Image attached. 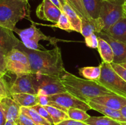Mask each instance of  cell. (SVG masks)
<instances>
[{"instance_id": "obj_24", "label": "cell", "mask_w": 126, "mask_h": 125, "mask_svg": "<svg viewBox=\"0 0 126 125\" xmlns=\"http://www.w3.org/2000/svg\"><path fill=\"white\" fill-rule=\"evenodd\" d=\"M20 112L28 116L36 125H52L45 118L42 117L34 109L27 107H21Z\"/></svg>"}, {"instance_id": "obj_17", "label": "cell", "mask_w": 126, "mask_h": 125, "mask_svg": "<svg viewBox=\"0 0 126 125\" xmlns=\"http://www.w3.org/2000/svg\"><path fill=\"white\" fill-rule=\"evenodd\" d=\"M86 102L91 107V109H93V110L98 112L100 113L103 114L104 116H108V117L111 118L114 120H116V121H119L121 123H123L124 125H126V120L122 116L119 110L111 109L108 107L97 104V103H95L89 100H87Z\"/></svg>"}, {"instance_id": "obj_39", "label": "cell", "mask_w": 126, "mask_h": 125, "mask_svg": "<svg viewBox=\"0 0 126 125\" xmlns=\"http://www.w3.org/2000/svg\"><path fill=\"white\" fill-rule=\"evenodd\" d=\"M6 118L5 117V115L2 112V109L0 106V125H4L6 122Z\"/></svg>"}, {"instance_id": "obj_43", "label": "cell", "mask_w": 126, "mask_h": 125, "mask_svg": "<svg viewBox=\"0 0 126 125\" xmlns=\"http://www.w3.org/2000/svg\"><path fill=\"white\" fill-rule=\"evenodd\" d=\"M123 11H124V13L126 15V4H123Z\"/></svg>"}, {"instance_id": "obj_44", "label": "cell", "mask_w": 126, "mask_h": 125, "mask_svg": "<svg viewBox=\"0 0 126 125\" xmlns=\"http://www.w3.org/2000/svg\"><path fill=\"white\" fill-rule=\"evenodd\" d=\"M121 66H123V67H125V68L126 69V62H125V63H123V64H121Z\"/></svg>"}, {"instance_id": "obj_41", "label": "cell", "mask_w": 126, "mask_h": 125, "mask_svg": "<svg viewBox=\"0 0 126 125\" xmlns=\"http://www.w3.org/2000/svg\"><path fill=\"white\" fill-rule=\"evenodd\" d=\"M119 111H120L122 116H123V118H124V120H125L126 121V105L123 107L122 109H121L120 110H119Z\"/></svg>"}, {"instance_id": "obj_26", "label": "cell", "mask_w": 126, "mask_h": 125, "mask_svg": "<svg viewBox=\"0 0 126 125\" xmlns=\"http://www.w3.org/2000/svg\"><path fill=\"white\" fill-rule=\"evenodd\" d=\"M85 123L89 125H125L108 116H91Z\"/></svg>"}, {"instance_id": "obj_40", "label": "cell", "mask_w": 126, "mask_h": 125, "mask_svg": "<svg viewBox=\"0 0 126 125\" xmlns=\"http://www.w3.org/2000/svg\"><path fill=\"white\" fill-rule=\"evenodd\" d=\"M50 1H51V2H52L54 5H55V6H56L58 8H59V9L62 11V12H63L62 6L61 2H60V0H50Z\"/></svg>"}, {"instance_id": "obj_7", "label": "cell", "mask_w": 126, "mask_h": 125, "mask_svg": "<svg viewBox=\"0 0 126 125\" xmlns=\"http://www.w3.org/2000/svg\"><path fill=\"white\" fill-rule=\"evenodd\" d=\"M7 72L15 74L17 77L32 74L30 64L27 55L19 49H13L6 55Z\"/></svg>"}, {"instance_id": "obj_25", "label": "cell", "mask_w": 126, "mask_h": 125, "mask_svg": "<svg viewBox=\"0 0 126 125\" xmlns=\"http://www.w3.org/2000/svg\"><path fill=\"white\" fill-rule=\"evenodd\" d=\"M44 107L50 114L53 120L54 125H56L65 120L70 119L67 113L60 109L50 106V105H46Z\"/></svg>"}, {"instance_id": "obj_9", "label": "cell", "mask_w": 126, "mask_h": 125, "mask_svg": "<svg viewBox=\"0 0 126 125\" xmlns=\"http://www.w3.org/2000/svg\"><path fill=\"white\" fill-rule=\"evenodd\" d=\"M62 12L50 0H43L37 7L36 13L38 18L56 23L59 21Z\"/></svg>"}, {"instance_id": "obj_45", "label": "cell", "mask_w": 126, "mask_h": 125, "mask_svg": "<svg viewBox=\"0 0 126 125\" xmlns=\"http://www.w3.org/2000/svg\"><path fill=\"white\" fill-rule=\"evenodd\" d=\"M124 4H126V0H124Z\"/></svg>"}, {"instance_id": "obj_38", "label": "cell", "mask_w": 126, "mask_h": 125, "mask_svg": "<svg viewBox=\"0 0 126 125\" xmlns=\"http://www.w3.org/2000/svg\"><path fill=\"white\" fill-rule=\"evenodd\" d=\"M38 98V102L39 104L43 105V106H46L48 105L47 96L45 94H37Z\"/></svg>"}, {"instance_id": "obj_15", "label": "cell", "mask_w": 126, "mask_h": 125, "mask_svg": "<svg viewBox=\"0 0 126 125\" xmlns=\"http://www.w3.org/2000/svg\"><path fill=\"white\" fill-rule=\"evenodd\" d=\"M13 31L0 26V50L8 53L18 47L20 40H18Z\"/></svg>"}, {"instance_id": "obj_42", "label": "cell", "mask_w": 126, "mask_h": 125, "mask_svg": "<svg viewBox=\"0 0 126 125\" xmlns=\"http://www.w3.org/2000/svg\"><path fill=\"white\" fill-rule=\"evenodd\" d=\"M4 125H17L16 123L13 122V121H6V123Z\"/></svg>"}, {"instance_id": "obj_21", "label": "cell", "mask_w": 126, "mask_h": 125, "mask_svg": "<svg viewBox=\"0 0 126 125\" xmlns=\"http://www.w3.org/2000/svg\"><path fill=\"white\" fill-rule=\"evenodd\" d=\"M11 97L20 107H30L39 104L37 94L19 93L12 94Z\"/></svg>"}, {"instance_id": "obj_3", "label": "cell", "mask_w": 126, "mask_h": 125, "mask_svg": "<svg viewBox=\"0 0 126 125\" xmlns=\"http://www.w3.org/2000/svg\"><path fill=\"white\" fill-rule=\"evenodd\" d=\"M30 5L23 0H0V26L14 31L17 22L30 17Z\"/></svg>"}, {"instance_id": "obj_5", "label": "cell", "mask_w": 126, "mask_h": 125, "mask_svg": "<svg viewBox=\"0 0 126 125\" xmlns=\"http://www.w3.org/2000/svg\"><path fill=\"white\" fill-rule=\"evenodd\" d=\"M31 77L37 94L50 96L66 92L59 77L39 74H31Z\"/></svg>"}, {"instance_id": "obj_2", "label": "cell", "mask_w": 126, "mask_h": 125, "mask_svg": "<svg viewBox=\"0 0 126 125\" xmlns=\"http://www.w3.org/2000/svg\"><path fill=\"white\" fill-rule=\"evenodd\" d=\"M60 80L66 91L86 102L92 98L114 94L97 81L79 78L66 71L61 76Z\"/></svg>"}, {"instance_id": "obj_35", "label": "cell", "mask_w": 126, "mask_h": 125, "mask_svg": "<svg viewBox=\"0 0 126 125\" xmlns=\"http://www.w3.org/2000/svg\"><path fill=\"white\" fill-rule=\"evenodd\" d=\"M112 67L113 69L124 80V81L126 82V69L125 67H123L119 64L114 63V62H112L111 63Z\"/></svg>"}, {"instance_id": "obj_30", "label": "cell", "mask_w": 126, "mask_h": 125, "mask_svg": "<svg viewBox=\"0 0 126 125\" xmlns=\"http://www.w3.org/2000/svg\"><path fill=\"white\" fill-rule=\"evenodd\" d=\"M32 108H33V109L36 110L42 117H43L44 118H45L48 122L50 123L52 125H54V123H53V120L52 119L51 116H50V114L47 111L46 109L44 108V106L40 105V104H36V105H34L33 107H31Z\"/></svg>"}, {"instance_id": "obj_23", "label": "cell", "mask_w": 126, "mask_h": 125, "mask_svg": "<svg viewBox=\"0 0 126 125\" xmlns=\"http://www.w3.org/2000/svg\"><path fill=\"white\" fill-rule=\"evenodd\" d=\"M79 74L86 79L98 80L101 75V67L98 66H87L79 69Z\"/></svg>"}, {"instance_id": "obj_46", "label": "cell", "mask_w": 126, "mask_h": 125, "mask_svg": "<svg viewBox=\"0 0 126 125\" xmlns=\"http://www.w3.org/2000/svg\"><path fill=\"white\" fill-rule=\"evenodd\" d=\"M23 1H27V2H28V1H29V0H23Z\"/></svg>"}, {"instance_id": "obj_47", "label": "cell", "mask_w": 126, "mask_h": 125, "mask_svg": "<svg viewBox=\"0 0 126 125\" xmlns=\"http://www.w3.org/2000/svg\"></svg>"}, {"instance_id": "obj_36", "label": "cell", "mask_w": 126, "mask_h": 125, "mask_svg": "<svg viewBox=\"0 0 126 125\" xmlns=\"http://www.w3.org/2000/svg\"><path fill=\"white\" fill-rule=\"evenodd\" d=\"M17 125H36L28 116L20 112L18 116Z\"/></svg>"}, {"instance_id": "obj_8", "label": "cell", "mask_w": 126, "mask_h": 125, "mask_svg": "<svg viewBox=\"0 0 126 125\" xmlns=\"http://www.w3.org/2000/svg\"><path fill=\"white\" fill-rule=\"evenodd\" d=\"M47 99L49 101L56 103L67 111L70 108L81 109L86 112L91 110V107L87 102L80 100L67 91L47 96Z\"/></svg>"}, {"instance_id": "obj_11", "label": "cell", "mask_w": 126, "mask_h": 125, "mask_svg": "<svg viewBox=\"0 0 126 125\" xmlns=\"http://www.w3.org/2000/svg\"><path fill=\"white\" fill-rule=\"evenodd\" d=\"M96 34L97 36L105 40L111 47L114 53L113 62L119 64L126 62V44L116 40L104 31Z\"/></svg>"}, {"instance_id": "obj_14", "label": "cell", "mask_w": 126, "mask_h": 125, "mask_svg": "<svg viewBox=\"0 0 126 125\" xmlns=\"http://www.w3.org/2000/svg\"><path fill=\"white\" fill-rule=\"evenodd\" d=\"M89 100L118 110L126 105V98L116 94L100 96Z\"/></svg>"}, {"instance_id": "obj_20", "label": "cell", "mask_w": 126, "mask_h": 125, "mask_svg": "<svg viewBox=\"0 0 126 125\" xmlns=\"http://www.w3.org/2000/svg\"><path fill=\"white\" fill-rule=\"evenodd\" d=\"M98 51L99 52L102 61L108 63H112L114 60V53L111 45L104 40L98 36Z\"/></svg>"}, {"instance_id": "obj_10", "label": "cell", "mask_w": 126, "mask_h": 125, "mask_svg": "<svg viewBox=\"0 0 126 125\" xmlns=\"http://www.w3.org/2000/svg\"><path fill=\"white\" fill-rule=\"evenodd\" d=\"M13 31L16 32L19 37L20 38L21 40L25 39H28L39 42V40H48L53 45H57V42L60 40L59 39L55 38H52L50 36H47L46 35L42 33L40 29H38L36 26V25L33 23V24L28 28L20 29L16 28L14 29Z\"/></svg>"}, {"instance_id": "obj_34", "label": "cell", "mask_w": 126, "mask_h": 125, "mask_svg": "<svg viewBox=\"0 0 126 125\" xmlns=\"http://www.w3.org/2000/svg\"><path fill=\"white\" fill-rule=\"evenodd\" d=\"M7 96H11L9 88L2 77H0V99Z\"/></svg>"}, {"instance_id": "obj_29", "label": "cell", "mask_w": 126, "mask_h": 125, "mask_svg": "<svg viewBox=\"0 0 126 125\" xmlns=\"http://www.w3.org/2000/svg\"><path fill=\"white\" fill-rule=\"evenodd\" d=\"M47 26L50 27H54V28H60V29L66 31L68 32H71L75 31L73 27L72 26L70 20H69L68 18L64 12L62 13L59 21L56 23H55L54 25H50Z\"/></svg>"}, {"instance_id": "obj_22", "label": "cell", "mask_w": 126, "mask_h": 125, "mask_svg": "<svg viewBox=\"0 0 126 125\" xmlns=\"http://www.w3.org/2000/svg\"><path fill=\"white\" fill-rule=\"evenodd\" d=\"M103 2V0H83L85 9L91 18H99Z\"/></svg>"}, {"instance_id": "obj_16", "label": "cell", "mask_w": 126, "mask_h": 125, "mask_svg": "<svg viewBox=\"0 0 126 125\" xmlns=\"http://www.w3.org/2000/svg\"><path fill=\"white\" fill-rule=\"evenodd\" d=\"M81 34L84 38L89 36L91 34L95 33L98 34L100 32L103 31L104 24L100 18L97 19L86 20L81 19Z\"/></svg>"}, {"instance_id": "obj_31", "label": "cell", "mask_w": 126, "mask_h": 125, "mask_svg": "<svg viewBox=\"0 0 126 125\" xmlns=\"http://www.w3.org/2000/svg\"><path fill=\"white\" fill-rule=\"evenodd\" d=\"M22 42L25 47L28 48V49H31V50H46L44 46H43V45L39 44V43L33 41V40H28V39H25V40H22Z\"/></svg>"}, {"instance_id": "obj_6", "label": "cell", "mask_w": 126, "mask_h": 125, "mask_svg": "<svg viewBox=\"0 0 126 125\" xmlns=\"http://www.w3.org/2000/svg\"><path fill=\"white\" fill-rule=\"evenodd\" d=\"M124 0H103L99 17L104 24L103 31L107 32L124 17Z\"/></svg>"}, {"instance_id": "obj_33", "label": "cell", "mask_w": 126, "mask_h": 125, "mask_svg": "<svg viewBox=\"0 0 126 125\" xmlns=\"http://www.w3.org/2000/svg\"><path fill=\"white\" fill-rule=\"evenodd\" d=\"M6 55L7 53L0 50V77H3L7 73L6 68Z\"/></svg>"}, {"instance_id": "obj_13", "label": "cell", "mask_w": 126, "mask_h": 125, "mask_svg": "<svg viewBox=\"0 0 126 125\" xmlns=\"http://www.w3.org/2000/svg\"><path fill=\"white\" fill-rule=\"evenodd\" d=\"M0 106L7 121H13L17 125L21 107L11 96L5 97L0 99Z\"/></svg>"}, {"instance_id": "obj_12", "label": "cell", "mask_w": 126, "mask_h": 125, "mask_svg": "<svg viewBox=\"0 0 126 125\" xmlns=\"http://www.w3.org/2000/svg\"><path fill=\"white\" fill-rule=\"evenodd\" d=\"M9 91L11 95L19 93L37 94L36 91L33 87L31 74L23 75L17 77L12 85L10 87Z\"/></svg>"}, {"instance_id": "obj_32", "label": "cell", "mask_w": 126, "mask_h": 125, "mask_svg": "<svg viewBox=\"0 0 126 125\" xmlns=\"http://www.w3.org/2000/svg\"><path fill=\"white\" fill-rule=\"evenodd\" d=\"M85 38V42L87 47L92 49H97L98 45V36L96 34L93 33Z\"/></svg>"}, {"instance_id": "obj_37", "label": "cell", "mask_w": 126, "mask_h": 125, "mask_svg": "<svg viewBox=\"0 0 126 125\" xmlns=\"http://www.w3.org/2000/svg\"><path fill=\"white\" fill-rule=\"evenodd\" d=\"M56 125H89L85 123L84 122H81V121H76V120L68 119V120H65L60 123L57 124Z\"/></svg>"}, {"instance_id": "obj_18", "label": "cell", "mask_w": 126, "mask_h": 125, "mask_svg": "<svg viewBox=\"0 0 126 125\" xmlns=\"http://www.w3.org/2000/svg\"><path fill=\"white\" fill-rule=\"evenodd\" d=\"M105 33L116 40L126 44V15H124Z\"/></svg>"}, {"instance_id": "obj_19", "label": "cell", "mask_w": 126, "mask_h": 125, "mask_svg": "<svg viewBox=\"0 0 126 125\" xmlns=\"http://www.w3.org/2000/svg\"><path fill=\"white\" fill-rule=\"evenodd\" d=\"M63 7V12L68 18L71 25L73 27L75 31L81 33V18L79 17L76 12L73 9L66 0H60Z\"/></svg>"}, {"instance_id": "obj_27", "label": "cell", "mask_w": 126, "mask_h": 125, "mask_svg": "<svg viewBox=\"0 0 126 125\" xmlns=\"http://www.w3.org/2000/svg\"><path fill=\"white\" fill-rule=\"evenodd\" d=\"M81 19H91L84 6L83 0H66Z\"/></svg>"}, {"instance_id": "obj_4", "label": "cell", "mask_w": 126, "mask_h": 125, "mask_svg": "<svg viewBox=\"0 0 126 125\" xmlns=\"http://www.w3.org/2000/svg\"><path fill=\"white\" fill-rule=\"evenodd\" d=\"M100 66L101 75L96 81L114 94L126 98V82L114 71L111 63L102 61Z\"/></svg>"}, {"instance_id": "obj_1", "label": "cell", "mask_w": 126, "mask_h": 125, "mask_svg": "<svg viewBox=\"0 0 126 125\" xmlns=\"http://www.w3.org/2000/svg\"><path fill=\"white\" fill-rule=\"evenodd\" d=\"M29 60L32 74L47 75L60 78L66 71L64 67L61 50L55 45L51 50H34L25 47L22 42L17 47Z\"/></svg>"}, {"instance_id": "obj_28", "label": "cell", "mask_w": 126, "mask_h": 125, "mask_svg": "<svg viewBox=\"0 0 126 125\" xmlns=\"http://www.w3.org/2000/svg\"><path fill=\"white\" fill-rule=\"evenodd\" d=\"M67 113L70 119L81 121V122H84L91 117V116L86 112V111L81 110V109H75V108L68 109Z\"/></svg>"}]
</instances>
